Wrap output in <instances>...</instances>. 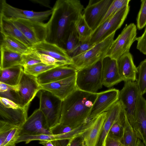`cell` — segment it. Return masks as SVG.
Instances as JSON below:
<instances>
[{
  "mask_svg": "<svg viewBox=\"0 0 146 146\" xmlns=\"http://www.w3.org/2000/svg\"><path fill=\"white\" fill-rule=\"evenodd\" d=\"M84 8L78 0H58L53 7L50 18L46 23V40L63 48L74 24Z\"/></svg>",
  "mask_w": 146,
  "mask_h": 146,
  "instance_id": "cell-1",
  "label": "cell"
},
{
  "mask_svg": "<svg viewBox=\"0 0 146 146\" xmlns=\"http://www.w3.org/2000/svg\"><path fill=\"white\" fill-rule=\"evenodd\" d=\"M98 94L78 88L62 101L58 123L76 128L89 120L91 109Z\"/></svg>",
  "mask_w": 146,
  "mask_h": 146,
  "instance_id": "cell-2",
  "label": "cell"
},
{
  "mask_svg": "<svg viewBox=\"0 0 146 146\" xmlns=\"http://www.w3.org/2000/svg\"><path fill=\"white\" fill-rule=\"evenodd\" d=\"M102 59L77 71L76 82L78 89L85 92L95 93L102 88Z\"/></svg>",
  "mask_w": 146,
  "mask_h": 146,
  "instance_id": "cell-3",
  "label": "cell"
},
{
  "mask_svg": "<svg viewBox=\"0 0 146 146\" xmlns=\"http://www.w3.org/2000/svg\"><path fill=\"white\" fill-rule=\"evenodd\" d=\"M115 33L111 34L102 41L96 44L85 52L72 58L71 66L78 70L90 66L102 59L114 40Z\"/></svg>",
  "mask_w": 146,
  "mask_h": 146,
  "instance_id": "cell-4",
  "label": "cell"
},
{
  "mask_svg": "<svg viewBox=\"0 0 146 146\" xmlns=\"http://www.w3.org/2000/svg\"><path fill=\"white\" fill-rule=\"evenodd\" d=\"M129 9V4L125 6L113 16L100 25L93 31L90 38L91 42L96 44L115 33L123 23Z\"/></svg>",
  "mask_w": 146,
  "mask_h": 146,
  "instance_id": "cell-5",
  "label": "cell"
},
{
  "mask_svg": "<svg viewBox=\"0 0 146 146\" xmlns=\"http://www.w3.org/2000/svg\"><path fill=\"white\" fill-rule=\"evenodd\" d=\"M39 92V108L44 115L48 126L50 129L59 123L62 101L47 90H40Z\"/></svg>",
  "mask_w": 146,
  "mask_h": 146,
  "instance_id": "cell-6",
  "label": "cell"
},
{
  "mask_svg": "<svg viewBox=\"0 0 146 146\" xmlns=\"http://www.w3.org/2000/svg\"><path fill=\"white\" fill-rule=\"evenodd\" d=\"M137 30L134 23L126 25L113 41L106 56L117 60L122 55L130 52L131 45L136 40Z\"/></svg>",
  "mask_w": 146,
  "mask_h": 146,
  "instance_id": "cell-7",
  "label": "cell"
},
{
  "mask_svg": "<svg viewBox=\"0 0 146 146\" xmlns=\"http://www.w3.org/2000/svg\"><path fill=\"white\" fill-rule=\"evenodd\" d=\"M0 120L20 128L28 118V108L6 98L0 97Z\"/></svg>",
  "mask_w": 146,
  "mask_h": 146,
  "instance_id": "cell-8",
  "label": "cell"
},
{
  "mask_svg": "<svg viewBox=\"0 0 146 146\" xmlns=\"http://www.w3.org/2000/svg\"><path fill=\"white\" fill-rule=\"evenodd\" d=\"M0 5V16L10 20L21 19L43 23L53 12L52 8L50 10L40 12L23 10L12 6L5 0H1Z\"/></svg>",
  "mask_w": 146,
  "mask_h": 146,
  "instance_id": "cell-9",
  "label": "cell"
},
{
  "mask_svg": "<svg viewBox=\"0 0 146 146\" xmlns=\"http://www.w3.org/2000/svg\"><path fill=\"white\" fill-rule=\"evenodd\" d=\"M10 21L33 45L46 40L48 33L46 23L25 19Z\"/></svg>",
  "mask_w": 146,
  "mask_h": 146,
  "instance_id": "cell-10",
  "label": "cell"
},
{
  "mask_svg": "<svg viewBox=\"0 0 146 146\" xmlns=\"http://www.w3.org/2000/svg\"><path fill=\"white\" fill-rule=\"evenodd\" d=\"M124 82L123 88L119 91L118 100L122 104L129 123L132 126L139 90L136 81L129 80Z\"/></svg>",
  "mask_w": 146,
  "mask_h": 146,
  "instance_id": "cell-11",
  "label": "cell"
},
{
  "mask_svg": "<svg viewBox=\"0 0 146 146\" xmlns=\"http://www.w3.org/2000/svg\"><path fill=\"white\" fill-rule=\"evenodd\" d=\"M113 0H90L82 13L93 31L99 25Z\"/></svg>",
  "mask_w": 146,
  "mask_h": 146,
  "instance_id": "cell-12",
  "label": "cell"
},
{
  "mask_svg": "<svg viewBox=\"0 0 146 146\" xmlns=\"http://www.w3.org/2000/svg\"><path fill=\"white\" fill-rule=\"evenodd\" d=\"M52 135L46 118L39 108L35 110L20 128V135Z\"/></svg>",
  "mask_w": 146,
  "mask_h": 146,
  "instance_id": "cell-13",
  "label": "cell"
},
{
  "mask_svg": "<svg viewBox=\"0 0 146 146\" xmlns=\"http://www.w3.org/2000/svg\"><path fill=\"white\" fill-rule=\"evenodd\" d=\"M17 87L22 106L29 108L31 102L40 90L36 77L23 72Z\"/></svg>",
  "mask_w": 146,
  "mask_h": 146,
  "instance_id": "cell-14",
  "label": "cell"
},
{
  "mask_svg": "<svg viewBox=\"0 0 146 146\" xmlns=\"http://www.w3.org/2000/svg\"><path fill=\"white\" fill-rule=\"evenodd\" d=\"M119 90L112 88L98 93L97 96L91 109L88 120L94 118L106 112L118 100Z\"/></svg>",
  "mask_w": 146,
  "mask_h": 146,
  "instance_id": "cell-15",
  "label": "cell"
},
{
  "mask_svg": "<svg viewBox=\"0 0 146 146\" xmlns=\"http://www.w3.org/2000/svg\"><path fill=\"white\" fill-rule=\"evenodd\" d=\"M76 74L63 79L41 85L40 89L50 92L63 101L78 89Z\"/></svg>",
  "mask_w": 146,
  "mask_h": 146,
  "instance_id": "cell-16",
  "label": "cell"
},
{
  "mask_svg": "<svg viewBox=\"0 0 146 146\" xmlns=\"http://www.w3.org/2000/svg\"><path fill=\"white\" fill-rule=\"evenodd\" d=\"M31 48L38 54L50 56L67 65L72 64V58L64 48L46 40L33 45Z\"/></svg>",
  "mask_w": 146,
  "mask_h": 146,
  "instance_id": "cell-17",
  "label": "cell"
},
{
  "mask_svg": "<svg viewBox=\"0 0 146 146\" xmlns=\"http://www.w3.org/2000/svg\"><path fill=\"white\" fill-rule=\"evenodd\" d=\"M146 100L139 93L134 123L132 127L137 136L146 146Z\"/></svg>",
  "mask_w": 146,
  "mask_h": 146,
  "instance_id": "cell-18",
  "label": "cell"
},
{
  "mask_svg": "<svg viewBox=\"0 0 146 146\" xmlns=\"http://www.w3.org/2000/svg\"><path fill=\"white\" fill-rule=\"evenodd\" d=\"M123 81L118 69L117 60L108 56L102 60V81L103 85L110 88Z\"/></svg>",
  "mask_w": 146,
  "mask_h": 146,
  "instance_id": "cell-19",
  "label": "cell"
},
{
  "mask_svg": "<svg viewBox=\"0 0 146 146\" xmlns=\"http://www.w3.org/2000/svg\"><path fill=\"white\" fill-rule=\"evenodd\" d=\"M77 71L73 67L65 65L51 69L36 77L41 85L66 78L76 74Z\"/></svg>",
  "mask_w": 146,
  "mask_h": 146,
  "instance_id": "cell-20",
  "label": "cell"
},
{
  "mask_svg": "<svg viewBox=\"0 0 146 146\" xmlns=\"http://www.w3.org/2000/svg\"><path fill=\"white\" fill-rule=\"evenodd\" d=\"M119 74L124 82L136 81L137 70L135 65L132 55L130 52L124 54L117 60Z\"/></svg>",
  "mask_w": 146,
  "mask_h": 146,
  "instance_id": "cell-21",
  "label": "cell"
},
{
  "mask_svg": "<svg viewBox=\"0 0 146 146\" xmlns=\"http://www.w3.org/2000/svg\"><path fill=\"white\" fill-rule=\"evenodd\" d=\"M123 107L121 102L118 100L107 111L106 117L96 146H104L105 139L110 128L119 116Z\"/></svg>",
  "mask_w": 146,
  "mask_h": 146,
  "instance_id": "cell-22",
  "label": "cell"
},
{
  "mask_svg": "<svg viewBox=\"0 0 146 146\" xmlns=\"http://www.w3.org/2000/svg\"><path fill=\"white\" fill-rule=\"evenodd\" d=\"M107 112L98 115L93 125L82 134L85 146H96L105 121Z\"/></svg>",
  "mask_w": 146,
  "mask_h": 146,
  "instance_id": "cell-23",
  "label": "cell"
},
{
  "mask_svg": "<svg viewBox=\"0 0 146 146\" xmlns=\"http://www.w3.org/2000/svg\"><path fill=\"white\" fill-rule=\"evenodd\" d=\"M0 27L1 34L14 38L29 48L32 47L33 44L11 21L0 16Z\"/></svg>",
  "mask_w": 146,
  "mask_h": 146,
  "instance_id": "cell-24",
  "label": "cell"
},
{
  "mask_svg": "<svg viewBox=\"0 0 146 146\" xmlns=\"http://www.w3.org/2000/svg\"><path fill=\"white\" fill-rule=\"evenodd\" d=\"M23 72V67L21 65L0 69V82L11 86H17Z\"/></svg>",
  "mask_w": 146,
  "mask_h": 146,
  "instance_id": "cell-25",
  "label": "cell"
},
{
  "mask_svg": "<svg viewBox=\"0 0 146 146\" xmlns=\"http://www.w3.org/2000/svg\"><path fill=\"white\" fill-rule=\"evenodd\" d=\"M0 69L11 68L22 64V54L5 48H0Z\"/></svg>",
  "mask_w": 146,
  "mask_h": 146,
  "instance_id": "cell-26",
  "label": "cell"
},
{
  "mask_svg": "<svg viewBox=\"0 0 146 146\" xmlns=\"http://www.w3.org/2000/svg\"><path fill=\"white\" fill-rule=\"evenodd\" d=\"M1 35L2 39L1 40L0 48H5L22 54L29 52L31 49L10 36L2 34Z\"/></svg>",
  "mask_w": 146,
  "mask_h": 146,
  "instance_id": "cell-27",
  "label": "cell"
},
{
  "mask_svg": "<svg viewBox=\"0 0 146 146\" xmlns=\"http://www.w3.org/2000/svg\"><path fill=\"white\" fill-rule=\"evenodd\" d=\"M120 141L124 146H145L136 135L127 116L123 135Z\"/></svg>",
  "mask_w": 146,
  "mask_h": 146,
  "instance_id": "cell-28",
  "label": "cell"
},
{
  "mask_svg": "<svg viewBox=\"0 0 146 146\" xmlns=\"http://www.w3.org/2000/svg\"><path fill=\"white\" fill-rule=\"evenodd\" d=\"M126 117L123 107L119 116L111 126L108 135L120 141L123 135Z\"/></svg>",
  "mask_w": 146,
  "mask_h": 146,
  "instance_id": "cell-29",
  "label": "cell"
},
{
  "mask_svg": "<svg viewBox=\"0 0 146 146\" xmlns=\"http://www.w3.org/2000/svg\"><path fill=\"white\" fill-rule=\"evenodd\" d=\"M17 86H11L0 82V97L8 99L22 106Z\"/></svg>",
  "mask_w": 146,
  "mask_h": 146,
  "instance_id": "cell-30",
  "label": "cell"
},
{
  "mask_svg": "<svg viewBox=\"0 0 146 146\" xmlns=\"http://www.w3.org/2000/svg\"><path fill=\"white\" fill-rule=\"evenodd\" d=\"M74 28L78 35L80 42H84L90 39L93 32L82 14L76 22Z\"/></svg>",
  "mask_w": 146,
  "mask_h": 146,
  "instance_id": "cell-31",
  "label": "cell"
},
{
  "mask_svg": "<svg viewBox=\"0 0 146 146\" xmlns=\"http://www.w3.org/2000/svg\"><path fill=\"white\" fill-rule=\"evenodd\" d=\"M137 68V77L136 81L140 93L143 95L146 93V59L140 63Z\"/></svg>",
  "mask_w": 146,
  "mask_h": 146,
  "instance_id": "cell-32",
  "label": "cell"
},
{
  "mask_svg": "<svg viewBox=\"0 0 146 146\" xmlns=\"http://www.w3.org/2000/svg\"><path fill=\"white\" fill-rule=\"evenodd\" d=\"M57 66H58L48 65L41 62L23 67L24 72L28 74L37 77L46 71Z\"/></svg>",
  "mask_w": 146,
  "mask_h": 146,
  "instance_id": "cell-33",
  "label": "cell"
},
{
  "mask_svg": "<svg viewBox=\"0 0 146 146\" xmlns=\"http://www.w3.org/2000/svg\"><path fill=\"white\" fill-rule=\"evenodd\" d=\"M80 43L79 37L74 28V25L64 44L63 48L66 51L70 56Z\"/></svg>",
  "mask_w": 146,
  "mask_h": 146,
  "instance_id": "cell-34",
  "label": "cell"
},
{
  "mask_svg": "<svg viewBox=\"0 0 146 146\" xmlns=\"http://www.w3.org/2000/svg\"><path fill=\"white\" fill-rule=\"evenodd\" d=\"M130 1V0H113L100 25L113 16L123 7L129 5Z\"/></svg>",
  "mask_w": 146,
  "mask_h": 146,
  "instance_id": "cell-35",
  "label": "cell"
},
{
  "mask_svg": "<svg viewBox=\"0 0 146 146\" xmlns=\"http://www.w3.org/2000/svg\"><path fill=\"white\" fill-rule=\"evenodd\" d=\"M23 67L41 63L39 54L32 48L27 53L22 55Z\"/></svg>",
  "mask_w": 146,
  "mask_h": 146,
  "instance_id": "cell-36",
  "label": "cell"
},
{
  "mask_svg": "<svg viewBox=\"0 0 146 146\" xmlns=\"http://www.w3.org/2000/svg\"><path fill=\"white\" fill-rule=\"evenodd\" d=\"M141 4L137 19V26L140 30L146 26V0L141 1Z\"/></svg>",
  "mask_w": 146,
  "mask_h": 146,
  "instance_id": "cell-37",
  "label": "cell"
},
{
  "mask_svg": "<svg viewBox=\"0 0 146 146\" xmlns=\"http://www.w3.org/2000/svg\"><path fill=\"white\" fill-rule=\"evenodd\" d=\"M15 127H17L0 120V146H2L10 133Z\"/></svg>",
  "mask_w": 146,
  "mask_h": 146,
  "instance_id": "cell-38",
  "label": "cell"
},
{
  "mask_svg": "<svg viewBox=\"0 0 146 146\" xmlns=\"http://www.w3.org/2000/svg\"><path fill=\"white\" fill-rule=\"evenodd\" d=\"M95 44L92 43L90 38L83 42H80L74 51L70 56L72 58L74 57L82 54L93 47Z\"/></svg>",
  "mask_w": 146,
  "mask_h": 146,
  "instance_id": "cell-39",
  "label": "cell"
},
{
  "mask_svg": "<svg viewBox=\"0 0 146 146\" xmlns=\"http://www.w3.org/2000/svg\"><path fill=\"white\" fill-rule=\"evenodd\" d=\"M39 54L42 62L47 65L60 66L67 65L65 62L57 60L49 55L42 54Z\"/></svg>",
  "mask_w": 146,
  "mask_h": 146,
  "instance_id": "cell-40",
  "label": "cell"
},
{
  "mask_svg": "<svg viewBox=\"0 0 146 146\" xmlns=\"http://www.w3.org/2000/svg\"><path fill=\"white\" fill-rule=\"evenodd\" d=\"M20 128L15 127L12 129L7 136L5 141L2 146L16 144V141L19 136Z\"/></svg>",
  "mask_w": 146,
  "mask_h": 146,
  "instance_id": "cell-41",
  "label": "cell"
},
{
  "mask_svg": "<svg viewBox=\"0 0 146 146\" xmlns=\"http://www.w3.org/2000/svg\"><path fill=\"white\" fill-rule=\"evenodd\" d=\"M137 48L143 54L146 55V27L144 33L141 36L137 37Z\"/></svg>",
  "mask_w": 146,
  "mask_h": 146,
  "instance_id": "cell-42",
  "label": "cell"
},
{
  "mask_svg": "<svg viewBox=\"0 0 146 146\" xmlns=\"http://www.w3.org/2000/svg\"><path fill=\"white\" fill-rule=\"evenodd\" d=\"M84 142L82 134L78 135L70 140L67 146H83Z\"/></svg>",
  "mask_w": 146,
  "mask_h": 146,
  "instance_id": "cell-43",
  "label": "cell"
},
{
  "mask_svg": "<svg viewBox=\"0 0 146 146\" xmlns=\"http://www.w3.org/2000/svg\"><path fill=\"white\" fill-rule=\"evenodd\" d=\"M104 146H124L120 141L113 139L107 135L104 144Z\"/></svg>",
  "mask_w": 146,
  "mask_h": 146,
  "instance_id": "cell-44",
  "label": "cell"
},
{
  "mask_svg": "<svg viewBox=\"0 0 146 146\" xmlns=\"http://www.w3.org/2000/svg\"><path fill=\"white\" fill-rule=\"evenodd\" d=\"M70 141L66 139H58L51 141L54 146H67Z\"/></svg>",
  "mask_w": 146,
  "mask_h": 146,
  "instance_id": "cell-45",
  "label": "cell"
},
{
  "mask_svg": "<svg viewBox=\"0 0 146 146\" xmlns=\"http://www.w3.org/2000/svg\"><path fill=\"white\" fill-rule=\"evenodd\" d=\"M31 1L33 3L39 4L45 7L52 9V8L50 7L49 1L48 0H31Z\"/></svg>",
  "mask_w": 146,
  "mask_h": 146,
  "instance_id": "cell-46",
  "label": "cell"
},
{
  "mask_svg": "<svg viewBox=\"0 0 146 146\" xmlns=\"http://www.w3.org/2000/svg\"><path fill=\"white\" fill-rule=\"evenodd\" d=\"M39 143L44 146H54L51 141H41Z\"/></svg>",
  "mask_w": 146,
  "mask_h": 146,
  "instance_id": "cell-47",
  "label": "cell"
},
{
  "mask_svg": "<svg viewBox=\"0 0 146 146\" xmlns=\"http://www.w3.org/2000/svg\"><path fill=\"white\" fill-rule=\"evenodd\" d=\"M15 143L13 144H11L7 145L5 146H15Z\"/></svg>",
  "mask_w": 146,
  "mask_h": 146,
  "instance_id": "cell-48",
  "label": "cell"
},
{
  "mask_svg": "<svg viewBox=\"0 0 146 146\" xmlns=\"http://www.w3.org/2000/svg\"><path fill=\"white\" fill-rule=\"evenodd\" d=\"M83 146H85V143L84 142V144H83Z\"/></svg>",
  "mask_w": 146,
  "mask_h": 146,
  "instance_id": "cell-49",
  "label": "cell"
},
{
  "mask_svg": "<svg viewBox=\"0 0 146 146\" xmlns=\"http://www.w3.org/2000/svg\"><path fill=\"white\" fill-rule=\"evenodd\" d=\"M145 107H146V104H145Z\"/></svg>",
  "mask_w": 146,
  "mask_h": 146,
  "instance_id": "cell-50",
  "label": "cell"
}]
</instances>
